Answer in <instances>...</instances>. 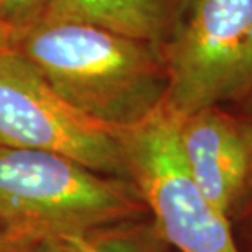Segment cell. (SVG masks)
Instances as JSON below:
<instances>
[{
  "mask_svg": "<svg viewBox=\"0 0 252 252\" xmlns=\"http://www.w3.org/2000/svg\"><path fill=\"white\" fill-rule=\"evenodd\" d=\"M12 49L70 108L108 129L133 128L165 102L169 77L154 44L94 25L39 18Z\"/></svg>",
  "mask_w": 252,
  "mask_h": 252,
  "instance_id": "6da1fadb",
  "label": "cell"
},
{
  "mask_svg": "<svg viewBox=\"0 0 252 252\" xmlns=\"http://www.w3.org/2000/svg\"><path fill=\"white\" fill-rule=\"evenodd\" d=\"M131 180L67 156L0 146V229L30 241L146 216Z\"/></svg>",
  "mask_w": 252,
  "mask_h": 252,
  "instance_id": "7a4b0ae2",
  "label": "cell"
},
{
  "mask_svg": "<svg viewBox=\"0 0 252 252\" xmlns=\"http://www.w3.org/2000/svg\"><path fill=\"white\" fill-rule=\"evenodd\" d=\"M160 51L174 115L243 102L252 90V0H189Z\"/></svg>",
  "mask_w": 252,
  "mask_h": 252,
  "instance_id": "3957f363",
  "label": "cell"
},
{
  "mask_svg": "<svg viewBox=\"0 0 252 252\" xmlns=\"http://www.w3.org/2000/svg\"><path fill=\"white\" fill-rule=\"evenodd\" d=\"M120 136L131 182L170 251L239 252L229 220L206 200L185 165L177 115L162 105Z\"/></svg>",
  "mask_w": 252,
  "mask_h": 252,
  "instance_id": "277c9868",
  "label": "cell"
},
{
  "mask_svg": "<svg viewBox=\"0 0 252 252\" xmlns=\"http://www.w3.org/2000/svg\"><path fill=\"white\" fill-rule=\"evenodd\" d=\"M0 146L58 153L100 174L131 180L120 131L70 108L12 48L0 51Z\"/></svg>",
  "mask_w": 252,
  "mask_h": 252,
  "instance_id": "5b68a950",
  "label": "cell"
},
{
  "mask_svg": "<svg viewBox=\"0 0 252 252\" xmlns=\"http://www.w3.org/2000/svg\"><path fill=\"white\" fill-rule=\"evenodd\" d=\"M177 138L191 179L229 220L252 191V120L203 108L177 117Z\"/></svg>",
  "mask_w": 252,
  "mask_h": 252,
  "instance_id": "8992f818",
  "label": "cell"
},
{
  "mask_svg": "<svg viewBox=\"0 0 252 252\" xmlns=\"http://www.w3.org/2000/svg\"><path fill=\"white\" fill-rule=\"evenodd\" d=\"M187 5L189 0H51L41 18L94 25L162 48Z\"/></svg>",
  "mask_w": 252,
  "mask_h": 252,
  "instance_id": "52a82bcc",
  "label": "cell"
},
{
  "mask_svg": "<svg viewBox=\"0 0 252 252\" xmlns=\"http://www.w3.org/2000/svg\"><path fill=\"white\" fill-rule=\"evenodd\" d=\"M169 246L149 215L80 233L33 241L30 252H167Z\"/></svg>",
  "mask_w": 252,
  "mask_h": 252,
  "instance_id": "ba28073f",
  "label": "cell"
},
{
  "mask_svg": "<svg viewBox=\"0 0 252 252\" xmlns=\"http://www.w3.org/2000/svg\"><path fill=\"white\" fill-rule=\"evenodd\" d=\"M51 0H0V28L12 39L36 23L46 12Z\"/></svg>",
  "mask_w": 252,
  "mask_h": 252,
  "instance_id": "9c48e42d",
  "label": "cell"
},
{
  "mask_svg": "<svg viewBox=\"0 0 252 252\" xmlns=\"http://www.w3.org/2000/svg\"><path fill=\"white\" fill-rule=\"evenodd\" d=\"M32 243L27 238L0 229V252H30Z\"/></svg>",
  "mask_w": 252,
  "mask_h": 252,
  "instance_id": "30bf717a",
  "label": "cell"
},
{
  "mask_svg": "<svg viewBox=\"0 0 252 252\" xmlns=\"http://www.w3.org/2000/svg\"><path fill=\"white\" fill-rule=\"evenodd\" d=\"M12 46H13L12 36H10L3 28H0V51H3V49H10Z\"/></svg>",
  "mask_w": 252,
  "mask_h": 252,
  "instance_id": "8fae6325",
  "label": "cell"
},
{
  "mask_svg": "<svg viewBox=\"0 0 252 252\" xmlns=\"http://www.w3.org/2000/svg\"><path fill=\"white\" fill-rule=\"evenodd\" d=\"M243 112H244V117H248L252 120V90L248 94V97H246L243 102Z\"/></svg>",
  "mask_w": 252,
  "mask_h": 252,
  "instance_id": "7c38bea8",
  "label": "cell"
},
{
  "mask_svg": "<svg viewBox=\"0 0 252 252\" xmlns=\"http://www.w3.org/2000/svg\"><path fill=\"white\" fill-rule=\"evenodd\" d=\"M167 252H174V251H170V249H169V251H167Z\"/></svg>",
  "mask_w": 252,
  "mask_h": 252,
  "instance_id": "4fadbf2b",
  "label": "cell"
}]
</instances>
